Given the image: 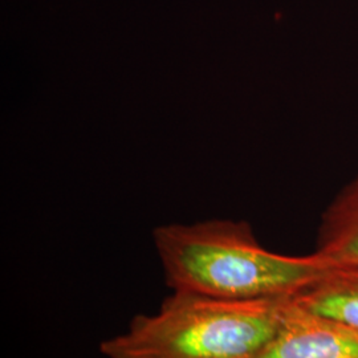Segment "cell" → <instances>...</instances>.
Returning a JSON list of instances; mask_svg holds the SVG:
<instances>
[{
	"instance_id": "cell-1",
	"label": "cell",
	"mask_w": 358,
	"mask_h": 358,
	"mask_svg": "<svg viewBox=\"0 0 358 358\" xmlns=\"http://www.w3.org/2000/svg\"><path fill=\"white\" fill-rule=\"evenodd\" d=\"M153 238L173 292L232 301L289 299L332 267L315 252L269 251L243 220L166 224L157 227Z\"/></svg>"
},
{
	"instance_id": "cell-2",
	"label": "cell",
	"mask_w": 358,
	"mask_h": 358,
	"mask_svg": "<svg viewBox=\"0 0 358 358\" xmlns=\"http://www.w3.org/2000/svg\"><path fill=\"white\" fill-rule=\"evenodd\" d=\"M287 300L173 292L158 312L136 316L125 332L103 341L100 352L106 358H254L278 332Z\"/></svg>"
},
{
	"instance_id": "cell-3",
	"label": "cell",
	"mask_w": 358,
	"mask_h": 358,
	"mask_svg": "<svg viewBox=\"0 0 358 358\" xmlns=\"http://www.w3.org/2000/svg\"><path fill=\"white\" fill-rule=\"evenodd\" d=\"M254 358H358V328L288 299L278 332Z\"/></svg>"
},
{
	"instance_id": "cell-4",
	"label": "cell",
	"mask_w": 358,
	"mask_h": 358,
	"mask_svg": "<svg viewBox=\"0 0 358 358\" xmlns=\"http://www.w3.org/2000/svg\"><path fill=\"white\" fill-rule=\"evenodd\" d=\"M313 252L331 266L358 264V174L322 213Z\"/></svg>"
},
{
	"instance_id": "cell-5",
	"label": "cell",
	"mask_w": 358,
	"mask_h": 358,
	"mask_svg": "<svg viewBox=\"0 0 358 358\" xmlns=\"http://www.w3.org/2000/svg\"><path fill=\"white\" fill-rule=\"evenodd\" d=\"M291 299L309 312L358 328V264L332 266Z\"/></svg>"
}]
</instances>
